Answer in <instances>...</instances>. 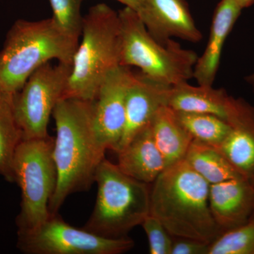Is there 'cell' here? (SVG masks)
Listing matches in <instances>:
<instances>
[{"label":"cell","mask_w":254,"mask_h":254,"mask_svg":"<svg viewBox=\"0 0 254 254\" xmlns=\"http://www.w3.org/2000/svg\"><path fill=\"white\" fill-rule=\"evenodd\" d=\"M122 28L121 65L135 66L154 81L173 86L193 77L198 55L170 39L155 40L139 15L125 6L119 11Z\"/></svg>","instance_id":"obj_6"},{"label":"cell","mask_w":254,"mask_h":254,"mask_svg":"<svg viewBox=\"0 0 254 254\" xmlns=\"http://www.w3.org/2000/svg\"><path fill=\"white\" fill-rule=\"evenodd\" d=\"M117 153V165L123 173L148 185H151L167 168L163 155L155 144L150 125Z\"/></svg>","instance_id":"obj_16"},{"label":"cell","mask_w":254,"mask_h":254,"mask_svg":"<svg viewBox=\"0 0 254 254\" xmlns=\"http://www.w3.org/2000/svg\"><path fill=\"white\" fill-rule=\"evenodd\" d=\"M141 17L155 40L166 43L173 37L198 43L202 34L185 0H143Z\"/></svg>","instance_id":"obj_14"},{"label":"cell","mask_w":254,"mask_h":254,"mask_svg":"<svg viewBox=\"0 0 254 254\" xmlns=\"http://www.w3.org/2000/svg\"><path fill=\"white\" fill-rule=\"evenodd\" d=\"M175 112L180 123L194 140L218 148L230 133V125L216 115Z\"/></svg>","instance_id":"obj_21"},{"label":"cell","mask_w":254,"mask_h":254,"mask_svg":"<svg viewBox=\"0 0 254 254\" xmlns=\"http://www.w3.org/2000/svg\"><path fill=\"white\" fill-rule=\"evenodd\" d=\"M242 9L250 7L254 4V0H235Z\"/></svg>","instance_id":"obj_27"},{"label":"cell","mask_w":254,"mask_h":254,"mask_svg":"<svg viewBox=\"0 0 254 254\" xmlns=\"http://www.w3.org/2000/svg\"><path fill=\"white\" fill-rule=\"evenodd\" d=\"M71 71V64L46 63L36 70L21 89L13 95L15 120L22 139L49 136L50 117L62 98Z\"/></svg>","instance_id":"obj_8"},{"label":"cell","mask_w":254,"mask_h":254,"mask_svg":"<svg viewBox=\"0 0 254 254\" xmlns=\"http://www.w3.org/2000/svg\"><path fill=\"white\" fill-rule=\"evenodd\" d=\"M53 19L68 36L79 41L81 36L83 17L81 16L82 0H48Z\"/></svg>","instance_id":"obj_23"},{"label":"cell","mask_w":254,"mask_h":254,"mask_svg":"<svg viewBox=\"0 0 254 254\" xmlns=\"http://www.w3.org/2000/svg\"><path fill=\"white\" fill-rule=\"evenodd\" d=\"M22 140L14 118L13 95H9L0 104V175L9 182H14L13 162Z\"/></svg>","instance_id":"obj_20"},{"label":"cell","mask_w":254,"mask_h":254,"mask_svg":"<svg viewBox=\"0 0 254 254\" xmlns=\"http://www.w3.org/2000/svg\"><path fill=\"white\" fill-rule=\"evenodd\" d=\"M18 249L28 254H120L131 250L128 237L108 238L71 226L58 213L31 231L18 234Z\"/></svg>","instance_id":"obj_9"},{"label":"cell","mask_w":254,"mask_h":254,"mask_svg":"<svg viewBox=\"0 0 254 254\" xmlns=\"http://www.w3.org/2000/svg\"><path fill=\"white\" fill-rule=\"evenodd\" d=\"M134 73L120 66L103 80L93 103V123L97 137L105 150L117 152L125 127V104Z\"/></svg>","instance_id":"obj_10"},{"label":"cell","mask_w":254,"mask_h":254,"mask_svg":"<svg viewBox=\"0 0 254 254\" xmlns=\"http://www.w3.org/2000/svg\"><path fill=\"white\" fill-rule=\"evenodd\" d=\"M54 141L50 136L22 140L15 153L13 173L21 191L18 234L34 230L50 215L49 203L58 184Z\"/></svg>","instance_id":"obj_7"},{"label":"cell","mask_w":254,"mask_h":254,"mask_svg":"<svg viewBox=\"0 0 254 254\" xmlns=\"http://www.w3.org/2000/svg\"><path fill=\"white\" fill-rule=\"evenodd\" d=\"M208 254H254V220L222 232L210 244Z\"/></svg>","instance_id":"obj_22"},{"label":"cell","mask_w":254,"mask_h":254,"mask_svg":"<svg viewBox=\"0 0 254 254\" xmlns=\"http://www.w3.org/2000/svg\"><path fill=\"white\" fill-rule=\"evenodd\" d=\"M53 116L56 127L53 157L58 184L49 210L55 214L68 195L88 190L95 182L97 168L105 158L106 150L95 132L93 101L62 98Z\"/></svg>","instance_id":"obj_1"},{"label":"cell","mask_w":254,"mask_h":254,"mask_svg":"<svg viewBox=\"0 0 254 254\" xmlns=\"http://www.w3.org/2000/svg\"><path fill=\"white\" fill-rule=\"evenodd\" d=\"M150 128L167 168L185 159L193 138L180 123L175 110L168 105L160 108Z\"/></svg>","instance_id":"obj_18"},{"label":"cell","mask_w":254,"mask_h":254,"mask_svg":"<svg viewBox=\"0 0 254 254\" xmlns=\"http://www.w3.org/2000/svg\"><path fill=\"white\" fill-rule=\"evenodd\" d=\"M242 9L235 0H221L214 11L210 36L204 53L198 57L193 77L198 85L213 86L227 37L240 17Z\"/></svg>","instance_id":"obj_15"},{"label":"cell","mask_w":254,"mask_h":254,"mask_svg":"<svg viewBox=\"0 0 254 254\" xmlns=\"http://www.w3.org/2000/svg\"><path fill=\"white\" fill-rule=\"evenodd\" d=\"M122 28L119 12L105 4L83 16L81 38L63 98L93 101L103 80L121 66Z\"/></svg>","instance_id":"obj_3"},{"label":"cell","mask_w":254,"mask_h":254,"mask_svg":"<svg viewBox=\"0 0 254 254\" xmlns=\"http://www.w3.org/2000/svg\"><path fill=\"white\" fill-rule=\"evenodd\" d=\"M116 1H120L122 4H125V6L134 10L137 14L139 15L140 17H141L143 14L144 8H143V0H116Z\"/></svg>","instance_id":"obj_26"},{"label":"cell","mask_w":254,"mask_h":254,"mask_svg":"<svg viewBox=\"0 0 254 254\" xmlns=\"http://www.w3.org/2000/svg\"><path fill=\"white\" fill-rule=\"evenodd\" d=\"M98 194L93 213L83 228L108 238L127 237L150 215V185L123 173L103 159L95 175Z\"/></svg>","instance_id":"obj_5"},{"label":"cell","mask_w":254,"mask_h":254,"mask_svg":"<svg viewBox=\"0 0 254 254\" xmlns=\"http://www.w3.org/2000/svg\"><path fill=\"white\" fill-rule=\"evenodd\" d=\"M172 86L134 73L128 86L125 104V127L116 153L139 132L151 125L160 108L168 105Z\"/></svg>","instance_id":"obj_11"},{"label":"cell","mask_w":254,"mask_h":254,"mask_svg":"<svg viewBox=\"0 0 254 254\" xmlns=\"http://www.w3.org/2000/svg\"><path fill=\"white\" fill-rule=\"evenodd\" d=\"M226 122L230 131L218 149L237 171L254 178V105L231 96Z\"/></svg>","instance_id":"obj_12"},{"label":"cell","mask_w":254,"mask_h":254,"mask_svg":"<svg viewBox=\"0 0 254 254\" xmlns=\"http://www.w3.org/2000/svg\"><path fill=\"white\" fill-rule=\"evenodd\" d=\"M209 205L222 232L250 221L254 213V185L242 177L210 185Z\"/></svg>","instance_id":"obj_13"},{"label":"cell","mask_w":254,"mask_h":254,"mask_svg":"<svg viewBox=\"0 0 254 254\" xmlns=\"http://www.w3.org/2000/svg\"><path fill=\"white\" fill-rule=\"evenodd\" d=\"M78 42L64 33L52 17L18 20L0 50V85L14 95L32 73L52 60L71 64Z\"/></svg>","instance_id":"obj_4"},{"label":"cell","mask_w":254,"mask_h":254,"mask_svg":"<svg viewBox=\"0 0 254 254\" xmlns=\"http://www.w3.org/2000/svg\"><path fill=\"white\" fill-rule=\"evenodd\" d=\"M231 95L213 86H193L188 81L172 86L168 106L177 112L211 114L226 121Z\"/></svg>","instance_id":"obj_17"},{"label":"cell","mask_w":254,"mask_h":254,"mask_svg":"<svg viewBox=\"0 0 254 254\" xmlns=\"http://www.w3.org/2000/svg\"><path fill=\"white\" fill-rule=\"evenodd\" d=\"M141 225L148 237L150 254H171L173 236L158 218L150 214Z\"/></svg>","instance_id":"obj_24"},{"label":"cell","mask_w":254,"mask_h":254,"mask_svg":"<svg viewBox=\"0 0 254 254\" xmlns=\"http://www.w3.org/2000/svg\"><path fill=\"white\" fill-rule=\"evenodd\" d=\"M11 95L9 94V93H6L3 89L2 87L0 85V104H1V102L3 101L8 96V95Z\"/></svg>","instance_id":"obj_29"},{"label":"cell","mask_w":254,"mask_h":254,"mask_svg":"<svg viewBox=\"0 0 254 254\" xmlns=\"http://www.w3.org/2000/svg\"><path fill=\"white\" fill-rule=\"evenodd\" d=\"M252 181H253L254 185V178L253 179V180H252ZM250 220H254V213L253 214V215H252V218H251Z\"/></svg>","instance_id":"obj_30"},{"label":"cell","mask_w":254,"mask_h":254,"mask_svg":"<svg viewBox=\"0 0 254 254\" xmlns=\"http://www.w3.org/2000/svg\"><path fill=\"white\" fill-rule=\"evenodd\" d=\"M210 244L193 239L177 237L173 240L171 254H208Z\"/></svg>","instance_id":"obj_25"},{"label":"cell","mask_w":254,"mask_h":254,"mask_svg":"<svg viewBox=\"0 0 254 254\" xmlns=\"http://www.w3.org/2000/svg\"><path fill=\"white\" fill-rule=\"evenodd\" d=\"M185 160L210 185L244 177L216 147L198 140L190 143Z\"/></svg>","instance_id":"obj_19"},{"label":"cell","mask_w":254,"mask_h":254,"mask_svg":"<svg viewBox=\"0 0 254 254\" xmlns=\"http://www.w3.org/2000/svg\"><path fill=\"white\" fill-rule=\"evenodd\" d=\"M246 81L253 88L254 91V72L245 77Z\"/></svg>","instance_id":"obj_28"},{"label":"cell","mask_w":254,"mask_h":254,"mask_svg":"<svg viewBox=\"0 0 254 254\" xmlns=\"http://www.w3.org/2000/svg\"><path fill=\"white\" fill-rule=\"evenodd\" d=\"M209 190L208 182L184 159L150 185V214L173 237L211 244L222 231L210 211Z\"/></svg>","instance_id":"obj_2"}]
</instances>
